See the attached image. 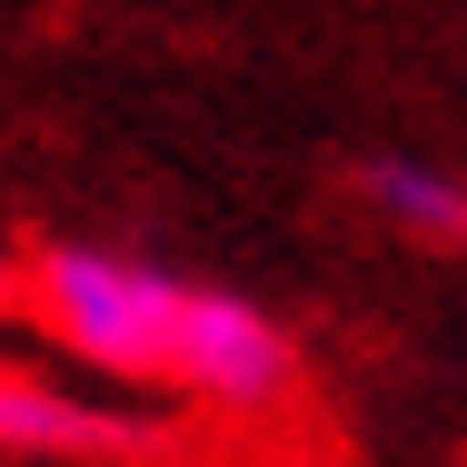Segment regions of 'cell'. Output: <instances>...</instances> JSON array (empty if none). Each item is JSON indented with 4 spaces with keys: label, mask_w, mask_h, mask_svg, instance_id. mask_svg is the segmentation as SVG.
<instances>
[{
    "label": "cell",
    "mask_w": 467,
    "mask_h": 467,
    "mask_svg": "<svg viewBox=\"0 0 467 467\" xmlns=\"http://www.w3.org/2000/svg\"><path fill=\"white\" fill-rule=\"evenodd\" d=\"M30 298H40L50 338H70L90 368H109V378L170 368V318H180V279L170 269L109 259V249H40Z\"/></svg>",
    "instance_id": "obj_1"
},
{
    "label": "cell",
    "mask_w": 467,
    "mask_h": 467,
    "mask_svg": "<svg viewBox=\"0 0 467 467\" xmlns=\"http://www.w3.org/2000/svg\"><path fill=\"white\" fill-rule=\"evenodd\" d=\"M170 388L209 398V408H239V418H269L298 398V348L269 308L229 298V288H180V318H170Z\"/></svg>",
    "instance_id": "obj_2"
},
{
    "label": "cell",
    "mask_w": 467,
    "mask_h": 467,
    "mask_svg": "<svg viewBox=\"0 0 467 467\" xmlns=\"http://www.w3.org/2000/svg\"><path fill=\"white\" fill-rule=\"evenodd\" d=\"M0 448L10 458H160L170 438L140 428V418H109V408L50 388V378L0 368Z\"/></svg>",
    "instance_id": "obj_3"
},
{
    "label": "cell",
    "mask_w": 467,
    "mask_h": 467,
    "mask_svg": "<svg viewBox=\"0 0 467 467\" xmlns=\"http://www.w3.org/2000/svg\"><path fill=\"white\" fill-rule=\"evenodd\" d=\"M358 189H368L398 229H418V239H467V180L428 170V160H368Z\"/></svg>",
    "instance_id": "obj_4"
}]
</instances>
